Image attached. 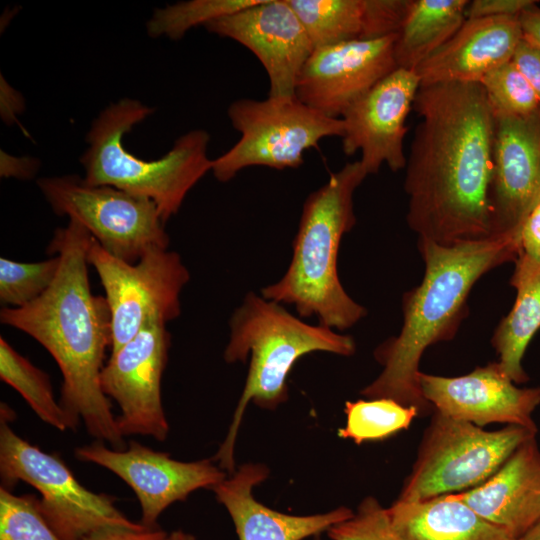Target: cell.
<instances>
[{
	"instance_id": "cell-32",
	"label": "cell",
	"mask_w": 540,
	"mask_h": 540,
	"mask_svg": "<svg viewBox=\"0 0 540 540\" xmlns=\"http://www.w3.org/2000/svg\"><path fill=\"white\" fill-rule=\"evenodd\" d=\"M331 540H402L394 531L388 514L373 496L365 497L347 520L327 530Z\"/></svg>"
},
{
	"instance_id": "cell-7",
	"label": "cell",
	"mask_w": 540,
	"mask_h": 540,
	"mask_svg": "<svg viewBox=\"0 0 540 540\" xmlns=\"http://www.w3.org/2000/svg\"><path fill=\"white\" fill-rule=\"evenodd\" d=\"M536 434L516 425L486 431L435 411L397 500L416 502L470 490Z\"/></svg>"
},
{
	"instance_id": "cell-4",
	"label": "cell",
	"mask_w": 540,
	"mask_h": 540,
	"mask_svg": "<svg viewBox=\"0 0 540 540\" xmlns=\"http://www.w3.org/2000/svg\"><path fill=\"white\" fill-rule=\"evenodd\" d=\"M368 176L360 161L346 163L306 198L292 258L279 281L261 295L293 305L300 318L317 317L319 324L335 330L354 326L367 313L343 288L337 271L342 237L356 223L353 194Z\"/></svg>"
},
{
	"instance_id": "cell-15",
	"label": "cell",
	"mask_w": 540,
	"mask_h": 540,
	"mask_svg": "<svg viewBox=\"0 0 540 540\" xmlns=\"http://www.w3.org/2000/svg\"><path fill=\"white\" fill-rule=\"evenodd\" d=\"M248 48L269 79V97H295L298 76L315 49L288 0H261L204 26Z\"/></svg>"
},
{
	"instance_id": "cell-9",
	"label": "cell",
	"mask_w": 540,
	"mask_h": 540,
	"mask_svg": "<svg viewBox=\"0 0 540 540\" xmlns=\"http://www.w3.org/2000/svg\"><path fill=\"white\" fill-rule=\"evenodd\" d=\"M227 112L241 137L226 153L212 160L211 171L220 182L230 181L250 166L297 168L304 162L305 151L318 149L325 137L342 138L344 134L341 118L327 117L296 96L238 99Z\"/></svg>"
},
{
	"instance_id": "cell-25",
	"label": "cell",
	"mask_w": 540,
	"mask_h": 540,
	"mask_svg": "<svg viewBox=\"0 0 540 540\" xmlns=\"http://www.w3.org/2000/svg\"><path fill=\"white\" fill-rule=\"evenodd\" d=\"M469 0H411L394 46L398 68L414 70L466 21Z\"/></svg>"
},
{
	"instance_id": "cell-1",
	"label": "cell",
	"mask_w": 540,
	"mask_h": 540,
	"mask_svg": "<svg viewBox=\"0 0 540 540\" xmlns=\"http://www.w3.org/2000/svg\"><path fill=\"white\" fill-rule=\"evenodd\" d=\"M405 166L407 223L419 238L440 245L493 234L490 186L495 117L478 82L421 86Z\"/></svg>"
},
{
	"instance_id": "cell-13",
	"label": "cell",
	"mask_w": 540,
	"mask_h": 540,
	"mask_svg": "<svg viewBox=\"0 0 540 540\" xmlns=\"http://www.w3.org/2000/svg\"><path fill=\"white\" fill-rule=\"evenodd\" d=\"M75 458L99 465L121 478L134 491L141 508L140 523L158 528L162 512L194 491L212 489L226 478V472L212 459L178 461L168 453L155 451L130 440L124 450L107 447L102 441L75 448Z\"/></svg>"
},
{
	"instance_id": "cell-10",
	"label": "cell",
	"mask_w": 540,
	"mask_h": 540,
	"mask_svg": "<svg viewBox=\"0 0 540 540\" xmlns=\"http://www.w3.org/2000/svg\"><path fill=\"white\" fill-rule=\"evenodd\" d=\"M43 196L60 216L85 227L114 257L136 263L149 250L168 248L165 222L148 198L106 185H89L76 175L41 178Z\"/></svg>"
},
{
	"instance_id": "cell-36",
	"label": "cell",
	"mask_w": 540,
	"mask_h": 540,
	"mask_svg": "<svg viewBox=\"0 0 540 540\" xmlns=\"http://www.w3.org/2000/svg\"><path fill=\"white\" fill-rule=\"evenodd\" d=\"M167 533L159 527L149 529L114 528L107 527L87 535L82 540H165Z\"/></svg>"
},
{
	"instance_id": "cell-14",
	"label": "cell",
	"mask_w": 540,
	"mask_h": 540,
	"mask_svg": "<svg viewBox=\"0 0 540 540\" xmlns=\"http://www.w3.org/2000/svg\"><path fill=\"white\" fill-rule=\"evenodd\" d=\"M397 34L315 48L296 83L295 96L330 118L346 109L397 69Z\"/></svg>"
},
{
	"instance_id": "cell-2",
	"label": "cell",
	"mask_w": 540,
	"mask_h": 540,
	"mask_svg": "<svg viewBox=\"0 0 540 540\" xmlns=\"http://www.w3.org/2000/svg\"><path fill=\"white\" fill-rule=\"evenodd\" d=\"M91 239L77 221L58 228L49 244V252L60 258L55 280L33 302L4 307L0 321L31 336L54 358L63 376L59 402L74 424L83 421L97 441L124 450L125 437L100 385L105 352L112 344V317L106 298L90 289Z\"/></svg>"
},
{
	"instance_id": "cell-33",
	"label": "cell",
	"mask_w": 540,
	"mask_h": 540,
	"mask_svg": "<svg viewBox=\"0 0 540 540\" xmlns=\"http://www.w3.org/2000/svg\"><path fill=\"white\" fill-rule=\"evenodd\" d=\"M533 0H473L469 1L466 19L498 16H519L520 13L534 4Z\"/></svg>"
},
{
	"instance_id": "cell-21",
	"label": "cell",
	"mask_w": 540,
	"mask_h": 540,
	"mask_svg": "<svg viewBox=\"0 0 540 540\" xmlns=\"http://www.w3.org/2000/svg\"><path fill=\"white\" fill-rule=\"evenodd\" d=\"M270 471L261 463H246L211 490L235 526L239 540H303L349 519L354 512L341 506L326 513L290 515L273 510L253 496Z\"/></svg>"
},
{
	"instance_id": "cell-5",
	"label": "cell",
	"mask_w": 540,
	"mask_h": 540,
	"mask_svg": "<svg viewBox=\"0 0 540 540\" xmlns=\"http://www.w3.org/2000/svg\"><path fill=\"white\" fill-rule=\"evenodd\" d=\"M230 336L224 351L228 363L250 357L243 392L227 436L212 459L232 474L235 443L243 414L250 402L275 409L288 398L287 378L294 364L312 352L341 356L355 353L354 339L325 325H312L291 314L281 303L254 292L246 294L230 320Z\"/></svg>"
},
{
	"instance_id": "cell-8",
	"label": "cell",
	"mask_w": 540,
	"mask_h": 540,
	"mask_svg": "<svg viewBox=\"0 0 540 540\" xmlns=\"http://www.w3.org/2000/svg\"><path fill=\"white\" fill-rule=\"evenodd\" d=\"M0 477L4 489L12 491L23 481L40 493L41 512L61 540H82L107 527H144L115 506V497L84 487L58 455L30 444L2 419Z\"/></svg>"
},
{
	"instance_id": "cell-31",
	"label": "cell",
	"mask_w": 540,
	"mask_h": 540,
	"mask_svg": "<svg viewBox=\"0 0 540 540\" xmlns=\"http://www.w3.org/2000/svg\"><path fill=\"white\" fill-rule=\"evenodd\" d=\"M0 540H61L34 494L15 495L0 487Z\"/></svg>"
},
{
	"instance_id": "cell-37",
	"label": "cell",
	"mask_w": 540,
	"mask_h": 540,
	"mask_svg": "<svg viewBox=\"0 0 540 540\" xmlns=\"http://www.w3.org/2000/svg\"><path fill=\"white\" fill-rule=\"evenodd\" d=\"M523 39L540 48V7L537 1L519 15Z\"/></svg>"
},
{
	"instance_id": "cell-11",
	"label": "cell",
	"mask_w": 540,
	"mask_h": 540,
	"mask_svg": "<svg viewBox=\"0 0 540 540\" xmlns=\"http://www.w3.org/2000/svg\"><path fill=\"white\" fill-rule=\"evenodd\" d=\"M87 261L100 278L111 311V354L148 321L167 323L180 315V294L190 273L177 252L154 248L132 264L108 253L92 237Z\"/></svg>"
},
{
	"instance_id": "cell-17",
	"label": "cell",
	"mask_w": 540,
	"mask_h": 540,
	"mask_svg": "<svg viewBox=\"0 0 540 540\" xmlns=\"http://www.w3.org/2000/svg\"><path fill=\"white\" fill-rule=\"evenodd\" d=\"M489 198L493 234L520 238L523 223L540 204V108L495 117Z\"/></svg>"
},
{
	"instance_id": "cell-19",
	"label": "cell",
	"mask_w": 540,
	"mask_h": 540,
	"mask_svg": "<svg viewBox=\"0 0 540 540\" xmlns=\"http://www.w3.org/2000/svg\"><path fill=\"white\" fill-rule=\"evenodd\" d=\"M519 16L466 19L442 47L413 71L421 86L447 82H480L511 60L522 40Z\"/></svg>"
},
{
	"instance_id": "cell-6",
	"label": "cell",
	"mask_w": 540,
	"mask_h": 540,
	"mask_svg": "<svg viewBox=\"0 0 540 540\" xmlns=\"http://www.w3.org/2000/svg\"><path fill=\"white\" fill-rule=\"evenodd\" d=\"M154 109L134 99H122L92 123L87 150L81 157L84 181L112 186L150 199L164 222L175 215L191 188L211 171L207 150L210 140L204 130H192L178 138L172 149L156 160L130 153L123 138Z\"/></svg>"
},
{
	"instance_id": "cell-16",
	"label": "cell",
	"mask_w": 540,
	"mask_h": 540,
	"mask_svg": "<svg viewBox=\"0 0 540 540\" xmlns=\"http://www.w3.org/2000/svg\"><path fill=\"white\" fill-rule=\"evenodd\" d=\"M419 88L413 70L397 68L343 113L342 150L347 156L360 151L359 161L368 175L383 164L393 172L405 169V124Z\"/></svg>"
},
{
	"instance_id": "cell-23",
	"label": "cell",
	"mask_w": 540,
	"mask_h": 540,
	"mask_svg": "<svg viewBox=\"0 0 540 540\" xmlns=\"http://www.w3.org/2000/svg\"><path fill=\"white\" fill-rule=\"evenodd\" d=\"M387 514L402 540H516L452 494L416 502L396 500Z\"/></svg>"
},
{
	"instance_id": "cell-35",
	"label": "cell",
	"mask_w": 540,
	"mask_h": 540,
	"mask_svg": "<svg viewBox=\"0 0 540 540\" xmlns=\"http://www.w3.org/2000/svg\"><path fill=\"white\" fill-rule=\"evenodd\" d=\"M518 255L540 265V204L529 214L522 225Z\"/></svg>"
},
{
	"instance_id": "cell-12",
	"label": "cell",
	"mask_w": 540,
	"mask_h": 540,
	"mask_svg": "<svg viewBox=\"0 0 540 540\" xmlns=\"http://www.w3.org/2000/svg\"><path fill=\"white\" fill-rule=\"evenodd\" d=\"M171 337L166 323L153 319L118 351L112 353L100 374L103 393L114 399L121 434L166 440L169 424L162 404L161 379Z\"/></svg>"
},
{
	"instance_id": "cell-27",
	"label": "cell",
	"mask_w": 540,
	"mask_h": 540,
	"mask_svg": "<svg viewBox=\"0 0 540 540\" xmlns=\"http://www.w3.org/2000/svg\"><path fill=\"white\" fill-rule=\"evenodd\" d=\"M344 412L346 424L337 434L356 444L389 438L408 429L413 419L420 415L416 407L387 398L347 401Z\"/></svg>"
},
{
	"instance_id": "cell-22",
	"label": "cell",
	"mask_w": 540,
	"mask_h": 540,
	"mask_svg": "<svg viewBox=\"0 0 540 540\" xmlns=\"http://www.w3.org/2000/svg\"><path fill=\"white\" fill-rule=\"evenodd\" d=\"M314 48L397 34L411 0H288Z\"/></svg>"
},
{
	"instance_id": "cell-30",
	"label": "cell",
	"mask_w": 540,
	"mask_h": 540,
	"mask_svg": "<svg viewBox=\"0 0 540 540\" xmlns=\"http://www.w3.org/2000/svg\"><path fill=\"white\" fill-rule=\"evenodd\" d=\"M494 117L525 116L540 108V100L510 61L488 72L479 82Z\"/></svg>"
},
{
	"instance_id": "cell-29",
	"label": "cell",
	"mask_w": 540,
	"mask_h": 540,
	"mask_svg": "<svg viewBox=\"0 0 540 540\" xmlns=\"http://www.w3.org/2000/svg\"><path fill=\"white\" fill-rule=\"evenodd\" d=\"M58 255L48 260L23 263L0 258V301L13 308L23 307L40 297L59 271Z\"/></svg>"
},
{
	"instance_id": "cell-26",
	"label": "cell",
	"mask_w": 540,
	"mask_h": 540,
	"mask_svg": "<svg viewBox=\"0 0 540 540\" xmlns=\"http://www.w3.org/2000/svg\"><path fill=\"white\" fill-rule=\"evenodd\" d=\"M0 378L14 388L45 423L60 430L77 426L56 400L47 373L19 354L5 338H0Z\"/></svg>"
},
{
	"instance_id": "cell-3",
	"label": "cell",
	"mask_w": 540,
	"mask_h": 540,
	"mask_svg": "<svg viewBox=\"0 0 540 540\" xmlns=\"http://www.w3.org/2000/svg\"><path fill=\"white\" fill-rule=\"evenodd\" d=\"M418 248L425 264L424 277L404 294L400 333L374 350L383 369L360 394L414 406L421 415L431 407L419 385L423 353L429 346L454 337L472 287L491 269L516 260L520 238L501 234L452 245L419 238Z\"/></svg>"
},
{
	"instance_id": "cell-38",
	"label": "cell",
	"mask_w": 540,
	"mask_h": 540,
	"mask_svg": "<svg viewBox=\"0 0 540 540\" xmlns=\"http://www.w3.org/2000/svg\"><path fill=\"white\" fill-rule=\"evenodd\" d=\"M518 540H540V519Z\"/></svg>"
},
{
	"instance_id": "cell-20",
	"label": "cell",
	"mask_w": 540,
	"mask_h": 540,
	"mask_svg": "<svg viewBox=\"0 0 540 540\" xmlns=\"http://www.w3.org/2000/svg\"><path fill=\"white\" fill-rule=\"evenodd\" d=\"M452 495L518 540L540 519V448L536 436L523 442L482 484Z\"/></svg>"
},
{
	"instance_id": "cell-28",
	"label": "cell",
	"mask_w": 540,
	"mask_h": 540,
	"mask_svg": "<svg viewBox=\"0 0 540 540\" xmlns=\"http://www.w3.org/2000/svg\"><path fill=\"white\" fill-rule=\"evenodd\" d=\"M261 0H190L157 9L147 22L152 37L167 36L177 40L191 28L238 12Z\"/></svg>"
},
{
	"instance_id": "cell-39",
	"label": "cell",
	"mask_w": 540,
	"mask_h": 540,
	"mask_svg": "<svg viewBox=\"0 0 540 540\" xmlns=\"http://www.w3.org/2000/svg\"><path fill=\"white\" fill-rule=\"evenodd\" d=\"M165 540H197L192 534L176 530L168 534Z\"/></svg>"
},
{
	"instance_id": "cell-18",
	"label": "cell",
	"mask_w": 540,
	"mask_h": 540,
	"mask_svg": "<svg viewBox=\"0 0 540 540\" xmlns=\"http://www.w3.org/2000/svg\"><path fill=\"white\" fill-rule=\"evenodd\" d=\"M423 397L434 410L479 427L506 423L538 431L532 418L540 405V387H518L498 362L458 377L420 372Z\"/></svg>"
},
{
	"instance_id": "cell-24",
	"label": "cell",
	"mask_w": 540,
	"mask_h": 540,
	"mask_svg": "<svg viewBox=\"0 0 540 540\" xmlns=\"http://www.w3.org/2000/svg\"><path fill=\"white\" fill-rule=\"evenodd\" d=\"M510 284L517 292L515 303L496 328L492 345L505 374L522 384L529 380L522 365L524 353L540 328V265L518 255Z\"/></svg>"
},
{
	"instance_id": "cell-34",
	"label": "cell",
	"mask_w": 540,
	"mask_h": 540,
	"mask_svg": "<svg viewBox=\"0 0 540 540\" xmlns=\"http://www.w3.org/2000/svg\"><path fill=\"white\" fill-rule=\"evenodd\" d=\"M511 62L540 100V48L522 38L514 51Z\"/></svg>"
}]
</instances>
